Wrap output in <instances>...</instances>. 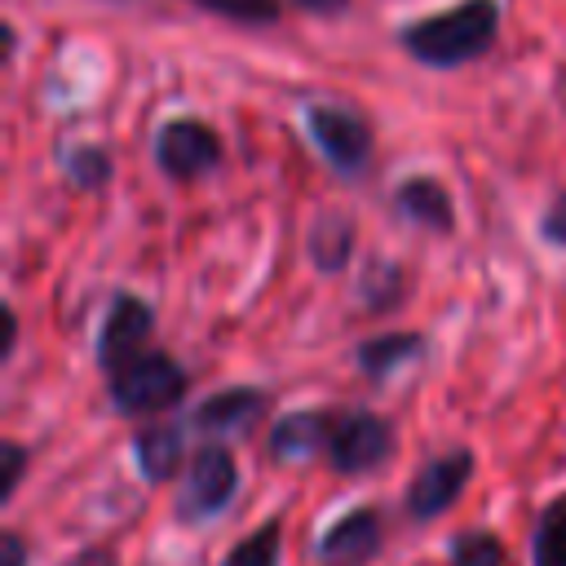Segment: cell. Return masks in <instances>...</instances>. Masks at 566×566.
<instances>
[{
  "mask_svg": "<svg viewBox=\"0 0 566 566\" xmlns=\"http://www.w3.org/2000/svg\"><path fill=\"white\" fill-rule=\"evenodd\" d=\"M389 447H394V433H389V424L380 416L345 411V416H332L323 451L340 473H367L389 455Z\"/></svg>",
  "mask_w": 566,
  "mask_h": 566,
  "instance_id": "277c9868",
  "label": "cell"
},
{
  "mask_svg": "<svg viewBox=\"0 0 566 566\" xmlns=\"http://www.w3.org/2000/svg\"><path fill=\"white\" fill-rule=\"evenodd\" d=\"M451 566H504V548H500L495 535H486V531H469V535L455 539Z\"/></svg>",
  "mask_w": 566,
  "mask_h": 566,
  "instance_id": "d6986e66",
  "label": "cell"
},
{
  "mask_svg": "<svg viewBox=\"0 0 566 566\" xmlns=\"http://www.w3.org/2000/svg\"><path fill=\"white\" fill-rule=\"evenodd\" d=\"M234 455L221 447V442H208L190 455V469H186V482H181V495H177V513L181 517H208L217 513L230 495H234Z\"/></svg>",
  "mask_w": 566,
  "mask_h": 566,
  "instance_id": "5b68a950",
  "label": "cell"
},
{
  "mask_svg": "<svg viewBox=\"0 0 566 566\" xmlns=\"http://www.w3.org/2000/svg\"><path fill=\"white\" fill-rule=\"evenodd\" d=\"M4 566H22V539L4 535Z\"/></svg>",
  "mask_w": 566,
  "mask_h": 566,
  "instance_id": "d4e9b609",
  "label": "cell"
},
{
  "mask_svg": "<svg viewBox=\"0 0 566 566\" xmlns=\"http://www.w3.org/2000/svg\"><path fill=\"white\" fill-rule=\"evenodd\" d=\"M66 172H71L80 186H102V181H111V155L97 150V146H80V150L66 159Z\"/></svg>",
  "mask_w": 566,
  "mask_h": 566,
  "instance_id": "ffe728a7",
  "label": "cell"
},
{
  "mask_svg": "<svg viewBox=\"0 0 566 566\" xmlns=\"http://www.w3.org/2000/svg\"><path fill=\"white\" fill-rule=\"evenodd\" d=\"M261 411H265V394H261V389H226V394L208 398V402L195 411V424H199L203 433H239V429H248Z\"/></svg>",
  "mask_w": 566,
  "mask_h": 566,
  "instance_id": "8fae6325",
  "label": "cell"
},
{
  "mask_svg": "<svg viewBox=\"0 0 566 566\" xmlns=\"http://www.w3.org/2000/svg\"><path fill=\"white\" fill-rule=\"evenodd\" d=\"M66 566H119V562H115L106 548H84V553H80V557H71Z\"/></svg>",
  "mask_w": 566,
  "mask_h": 566,
  "instance_id": "603a6c76",
  "label": "cell"
},
{
  "mask_svg": "<svg viewBox=\"0 0 566 566\" xmlns=\"http://www.w3.org/2000/svg\"><path fill=\"white\" fill-rule=\"evenodd\" d=\"M394 208H398L407 221H416V226H424V230H438V234H447V230L455 226L451 195H447V186L433 181V177H411V181H402V186L394 190Z\"/></svg>",
  "mask_w": 566,
  "mask_h": 566,
  "instance_id": "30bf717a",
  "label": "cell"
},
{
  "mask_svg": "<svg viewBox=\"0 0 566 566\" xmlns=\"http://www.w3.org/2000/svg\"><path fill=\"white\" fill-rule=\"evenodd\" d=\"M22 464H27V451L18 442H4V482H0V495H13V486L22 478Z\"/></svg>",
  "mask_w": 566,
  "mask_h": 566,
  "instance_id": "7402d4cb",
  "label": "cell"
},
{
  "mask_svg": "<svg viewBox=\"0 0 566 566\" xmlns=\"http://www.w3.org/2000/svg\"><path fill=\"white\" fill-rule=\"evenodd\" d=\"M420 336L416 332H389V336H376V340H363L358 345V363H363V371L367 376H385L389 367H398V363H407V358H416L420 354Z\"/></svg>",
  "mask_w": 566,
  "mask_h": 566,
  "instance_id": "9a60e30c",
  "label": "cell"
},
{
  "mask_svg": "<svg viewBox=\"0 0 566 566\" xmlns=\"http://www.w3.org/2000/svg\"><path fill=\"white\" fill-rule=\"evenodd\" d=\"M535 566H566V495L539 513L535 526Z\"/></svg>",
  "mask_w": 566,
  "mask_h": 566,
  "instance_id": "2e32d148",
  "label": "cell"
},
{
  "mask_svg": "<svg viewBox=\"0 0 566 566\" xmlns=\"http://www.w3.org/2000/svg\"><path fill=\"white\" fill-rule=\"evenodd\" d=\"M500 35V0H460L442 13L402 27V49L424 66H464L478 62Z\"/></svg>",
  "mask_w": 566,
  "mask_h": 566,
  "instance_id": "6da1fadb",
  "label": "cell"
},
{
  "mask_svg": "<svg viewBox=\"0 0 566 566\" xmlns=\"http://www.w3.org/2000/svg\"><path fill=\"white\" fill-rule=\"evenodd\" d=\"M305 128H310L314 146L323 150V159L336 172L354 177V172L367 168V159H371V124L358 111L336 106V102H314L305 111Z\"/></svg>",
  "mask_w": 566,
  "mask_h": 566,
  "instance_id": "3957f363",
  "label": "cell"
},
{
  "mask_svg": "<svg viewBox=\"0 0 566 566\" xmlns=\"http://www.w3.org/2000/svg\"><path fill=\"white\" fill-rule=\"evenodd\" d=\"M469 473H473V455H469V451H447V455L429 460V464L416 473L411 491H407V509H411L416 517H438L442 509L455 504V495L464 491Z\"/></svg>",
  "mask_w": 566,
  "mask_h": 566,
  "instance_id": "ba28073f",
  "label": "cell"
},
{
  "mask_svg": "<svg viewBox=\"0 0 566 566\" xmlns=\"http://www.w3.org/2000/svg\"><path fill=\"white\" fill-rule=\"evenodd\" d=\"M301 9H310V13H340L349 0H296Z\"/></svg>",
  "mask_w": 566,
  "mask_h": 566,
  "instance_id": "cb8c5ba5",
  "label": "cell"
},
{
  "mask_svg": "<svg viewBox=\"0 0 566 566\" xmlns=\"http://www.w3.org/2000/svg\"><path fill=\"white\" fill-rule=\"evenodd\" d=\"M349 252H354V226L340 212L318 217L314 230H310V256H314V265L318 270H340L349 261Z\"/></svg>",
  "mask_w": 566,
  "mask_h": 566,
  "instance_id": "5bb4252c",
  "label": "cell"
},
{
  "mask_svg": "<svg viewBox=\"0 0 566 566\" xmlns=\"http://www.w3.org/2000/svg\"><path fill=\"white\" fill-rule=\"evenodd\" d=\"M544 239L548 243H557V248H566V195H557L553 203H548V212H544Z\"/></svg>",
  "mask_w": 566,
  "mask_h": 566,
  "instance_id": "44dd1931",
  "label": "cell"
},
{
  "mask_svg": "<svg viewBox=\"0 0 566 566\" xmlns=\"http://www.w3.org/2000/svg\"><path fill=\"white\" fill-rule=\"evenodd\" d=\"M181 394H186V371L159 349H142L128 363L111 367V402L124 416H155L172 407Z\"/></svg>",
  "mask_w": 566,
  "mask_h": 566,
  "instance_id": "7a4b0ae2",
  "label": "cell"
},
{
  "mask_svg": "<svg viewBox=\"0 0 566 566\" xmlns=\"http://www.w3.org/2000/svg\"><path fill=\"white\" fill-rule=\"evenodd\" d=\"M155 318H150V305L133 292H115L111 310H106V323H102V336H97V363L111 371L119 363H128L133 354L146 349V336H150Z\"/></svg>",
  "mask_w": 566,
  "mask_h": 566,
  "instance_id": "52a82bcc",
  "label": "cell"
},
{
  "mask_svg": "<svg viewBox=\"0 0 566 566\" xmlns=\"http://www.w3.org/2000/svg\"><path fill=\"white\" fill-rule=\"evenodd\" d=\"M137 464H142V473L155 478V482L172 478L177 464H181V429H172V424H150V429H142V433H137Z\"/></svg>",
  "mask_w": 566,
  "mask_h": 566,
  "instance_id": "4fadbf2b",
  "label": "cell"
},
{
  "mask_svg": "<svg viewBox=\"0 0 566 566\" xmlns=\"http://www.w3.org/2000/svg\"><path fill=\"white\" fill-rule=\"evenodd\" d=\"M327 424H332V416H323V411H292L274 424L270 451L283 460H305L327 447Z\"/></svg>",
  "mask_w": 566,
  "mask_h": 566,
  "instance_id": "7c38bea8",
  "label": "cell"
},
{
  "mask_svg": "<svg viewBox=\"0 0 566 566\" xmlns=\"http://www.w3.org/2000/svg\"><path fill=\"white\" fill-rule=\"evenodd\" d=\"M376 548H380V517L371 509H354L327 526V535L318 539V562L323 566H363Z\"/></svg>",
  "mask_w": 566,
  "mask_h": 566,
  "instance_id": "9c48e42d",
  "label": "cell"
},
{
  "mask_svg": "<svg viewBox=\"0 0 566 566\" xmlns=\"http://www.w3.org/2000/svg\"><path fill=\"white\" fill-rule=\"evenodd\" d=\"M217 159H221V142L199 119H168L155 137V164L172 181H190V177L208 172Z\"/></svg>",
  "mask_w": 566,
  "mask_h": 566,
  "instance_id": "8992f818",
  "label": "cell"
},
{
  "mask_svg": "<svg viewBox=\"0 0 566 566\" xmlns=\"http://www.w3.org/2000/svg\"><path fill=\"white\" fill-rule=\"evenodd\" d=\"M217 18H230V22H248V27H265L279 18V0H190Z\"/></svg>",
  "mask_w": 566,
  "mask_h": 566,
  "instance_id": "ac0fdd59",
  "label": "cell"
},
{
  "mask_svg": "<svg viewBox=\"0 0 566 566\" xmlns=\"http://www.w3.org/2000/svg\"><path fill=\"white\" fill-rule=\"evenodd\" d=\"M279 562V522H265L248 539H239L226 557V566H274Z\"/></svg>",
  "mask_w": 566,
  "mask_h": 566,
  "instance_id": "e0dca14e",
  "label": "cell"
}]
</instances>
